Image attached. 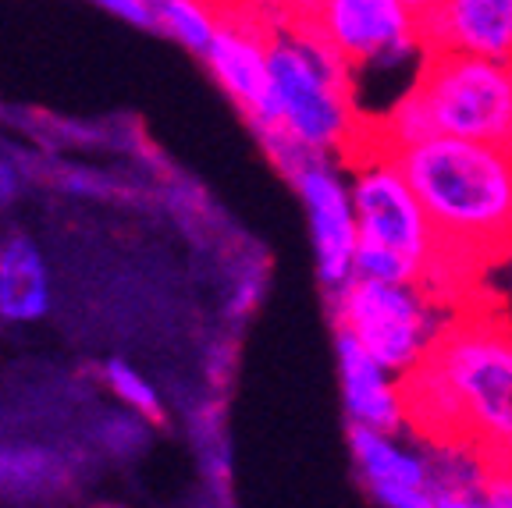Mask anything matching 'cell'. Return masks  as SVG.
Instances as JSON below:
<instances>
[{
  "mask_svg": "<svg viewBox=\"0 0 512 508\" xmlns=\"http://www.w3.org/2000/svg\"><path fill=\"white\" fill-rule=\"evenodd\" d=\"M100 377H104L107 391L121 402V409L143 416V420H160L164 405H160L157 388H153L132 363H125V359H107Z\"/></svg>",
  "mask_w": 512,
  "mask_h": 508,
  "instance_id": "obj_16",
  "label": "cell"
},
{
  "mask_svg": "<svg viewBox=\"0 0 512 508\" xmlns=\"http://www.w3.org/2000/svg\"><path fill=\"white\" fill-rule=\"evenodd\" d=\"M424 43L512 64V0H441L424 18Z\"/></svg>",
  "mask_w": 512,
  "mask_h": 508,
  "instance_id": "obj_12",
  "label": "cell"
},
{
  "mask_svg": "<svg viewBox=\"0 0 512 508\" xmlns=\"http://www.w3.org/2000/svg\"><path fill=\"white\" fill-rule=\"evenodd\" d=\"M224 18V0H153V29H164L192 54H207Z\"/></svg>",
  "mask_w": 512,
  "mask_h": 508,
  "instance_id": "obj_14",
  "label": "cell"
},
{
  "mask_svg": "<svg viewBox=\"0 0 512 508\" xmlns=\"http://www.w3.org/2000/svg\"><path fill=\"white\" fill-rule=\"evenodd\" d=\"M338 377H342V398L349 409L352 427L388 430L399 434L406 427V395L402 377H395L388 366H381L352 334L338 331Z\"/></svg>",
  "mask_w": 512,
  "mask_h": 508,
  "instance_id": "obj_11",
  "label": "cell"
},
{
  "mask_svg": "<svg viewBox=\"0 0 512 508\" xmlns=\"http://www.w3.org/2000/svg\"><path fill=\"white\" fill-rule=\"evenodd\" d=\"M93 4L125 18V22L139 25V29H153V0H93Z\"/></svg>",
  "mask_w": 512,
  "mask_h": 508,
  "instance_id": "obj_18",
  "label": "cell"
},
{
  "mask_svg": "<svg viewBox=\"0 0 512 508\" xmlns=\"http://www.w3.org/2000/svg\"><path fill=\"white\" fill-rule=\"evenodd\" d=\"M338 331L352 334L395 377L424 363L452 320L448 302L420 281L352 278L335 292Z\"/></svg>",
  "mask_w": 512,
  "mask_h": 508,
  "instance_id": "obj_6",
  "label": "cell"
},
{
  "mask_svg": "<svg viewBox=\"0 0 512 508\" xmlns=\"http://www.w3.org/2000/svg\"><path fill=\"white\" fill-rule=\"evenodd\" d=\"M438 508H491L480 494V487H466V491H438Z\"/></svg>",
  "mask_w": 512,
  "mask_h": 508,
  "instance_id": "obj_19",
  "label": "cell"
},
{
  "mask_svg": "<svg viewBox=\"0 0 512 508\" xmlns=\"http://www.w3.org/2000/svg\"><path fill=\"white\" fill-rule=\"evenodd\" d=\"M292 182L310 217L320 281L338 292L356 274V249H360V224L352 207V185L342 175V160L335 164L331 157H310L292 175Z\"/></svg>",
  "mask_w": 512,
  "mask_h": 508,
  "instance_id": "obj_9",
  "label": "cell"
},
{
  "mask_svg": "<svg viewBox=\"0 0 512 508\" xmlns=\"http://www.w3.org/2000/svg\"><path fill=\"white\" fill-rule=\"evenodd\" d=\"M480 494L491 508H512V462H488Z\"/></svg>",
  "mask_w": 512,
  "mask_h": 508,
  "instance_id": "obj_17",
  "label": "cell"
},
{
  "mask_svg": "<svg viewBox=\"0 0 512 508\" xmlns=\"http://www.w3.org/2000/svg\"><path fill=\"white\" fill-rule=\"evenodd\" d=\"M342 164L352 171V207L360 224L352 278L427 285L438 263V235L395 157V146L367 121Z\"/></svg>",
  "mask_w": 512,
  "mask_h": 508,
  "instance_id": "obj_4",
  "label": "cell"
},
{
  "mask_svg": "<svg viewBox=\"0 0 512 508\" xmlns=\"http://www.w3.org/2000/svg\"><path fill=\"white\" fill-rule=\"evenodd\" d=\"M367 118L352 100V68L296 11L271 25V114L256 135L288 178L310 157L342 160Z\"/></svg>",
  "mask_w": 512,
  "mask_h": 508,
  "instance_id": "obj_3",
  "label": "cell"
},
{
  "mask_svg": "<svg viewBox=\"0 0 512 508\" xmlns=\"http://www.w3.org/2000/svg\"><path fill=\"white\" fill-rule=\"evenodd\" d=\"M352 455L363 480L384 508H438L434 459L406 448L388 430L352 427Z\"/></svg>",
  "mask_w": 512,
  "mask_h": 508,
  "instance_id": "obj_10",
  "label": "cell"
},
{
  "mask_svg": "<svg viewBox=\"0 0 512 508\" xmlns=\"http://www.w3.org/2000/svg\"><path fill=\"white\" fill-rule=\"evenodd\" d=\"M54 306L47 256L29 235L0 242V324H36Z\"/></svg>",
  "mask_w": 512,
  "mask_h": 508,
  "instance_id": "obj_13",
  "label": "cell"
},
{
  "mask_svg": "<svg viewBox=\"0 0 512 508\" xmlns=\"http://www.w3.org/2000/svg\"><path fill=\"white\" fill-rule=\"evenodd\" d=\"M402 395L406 420L438 448L512 462V324L480 306L452 313Z\"/></svg>",
  "mask_w": 512,
  "mask_h": 508,
  "instance_id": "obj_1",
  "label": "cell"
},
{
  "mask_svg": "<svg viewBox=\"0 0 512 508\" xmlns=\"http://www.w3.org/2000/svg\"><path fill=\"white\" fill-rule=\"evenodd\" d=\"M402 4H406V8L413 11L416 18H420V22H424L427 15H434V11L441 8V0H402Z\"/></svg>",
  "mask_w": 512,
  "mask_h": 508,
  "instance_id": "obj_22",
  "label": "cell"
},
{
  "mask_svg": "<svg viewBox=\"0 0 512 508\" xmlns=\"http://www.w3.org/2000/svg\"><path fill=\"white\" fill-rule=\"evenodd\" d=\"M402 171L438 235V263L427 288L445 299L484 256L512 253V153L505 143L427 135L395 146Z\"/></svg>",
  "mask_w": 512,
  "mask_h": 508,
  "instance_id": "obj_2",
  "label": "cell"
},
{
  "mask_svg": "<svg viewBox=\"0 0 512 508\" xmlns=\"http://www.w3.org/2000/svg\"><path fill=\"white\" fill-rule=\"evenodd\" d=\"M278 15L224 4L221 29L214 43L203 54L217 86L232 96L235 107L249 118V125H260L271 114V25Z\"/></svg>",
  "mask_w": 512,
  "mask_h": 508,
  "instance_id": "obj_8",
  "label": "cell"
},
{
  "mask_svg": "<svg viewBox=\"0 0 512 508\" xmlns=\"http://www.w3.org/2000/svg\"><path fill=\"white\" fill-rule=\"evenodd\" d=\"M22 189V175H18V167L11 160H0V203H11Z\"/></svg>",
  "mask_w": 512,
  "mask_h": 508,
  "instance_id": "obj_20",
  "label": "cell"
},
{
  "mask_svg": "<svg viewBox=\"0 0 512 508\" xmlns=\"http://www.w3.org/2000/svg\"><path fill=\"white\" fill-rule=\"evenodd\" d=\"M61 480V455L40 445H0V494H43Z\"/></svg>",
  "mask_w": 512,
  "mask_h": 508,
  "instance_id": "obj_15",
  "label": "cell"
},
{
  "mask_svg": "<svg viewBox=\"0 0 512 508\" xmlns=\"http://www.w3.org/2000/svg\"><path fill=\"white\" fill-rule=\"evenodd\" d=\"M296 8H299V4H296Z\"/></svg>",
  "mask_w": 512,
  "mask_h": 508,
  "instance_id": "obj_24",
  "label": "cell"
},
{
  "mask_svg": "<svg viewBox=\"0 0 512 508\" xmlns=\"http://www.w3.org/2000/svg\"><path fill=\"white\" fill-rule=\"evenodd\" d=\"M502 143H505V150L512 153V118H509V128H505V139H502Z\"/></svg>",
  "mask_w": 512,
  "mask_h": 508,
  "instance_id": "obj_23",
  "label": "cell"
},
{
  "mask_svg": "<svg viewBox=\"0 0 512 508\" xmlns=\"http://www.w3.org/2000/svg\"><path fill=\"white\" fill-rule=\"evenodd\" d=\"M512 118V64L459 50H427L413 86L381 118H367L392 146L427 135L502 143Z\"/></svg>",
  "mask_w": 512,
  "mask_h": 508,
  "instance_id": "obj_5",
  "label": "cell"
},
{
  "mask_svg": "<svg viewBox=\"0 0 512 508\" xmlns=\"http://www.w3.org/2000/svg\"><path fill=\"white\" fill-rule=\"evenodd\" d=\"M224 4H242V8L267 11V15H285L299 4V0H224Z\"/></svg>",
  "mask_w": 512,
  "mask_h": 508,
  "instance_id": "obj_21",
  "label": "cell"
},
{
  "mask_svg": "<svg viewBox=\"0 0 512 508\" xmlns=\"http://www.w3.org/2000/svg\"><path fill=\"white\" fill-rule=\"evenodd\" d=\"M292 11L331 43L352 72L427 54L424 22L402 0H299Z\"/></svg>",
  "mask_w": 512,
  "mask_h": 508,
  "instance_id": "obj_7",
  "label": "cell"
}]
</instances>
